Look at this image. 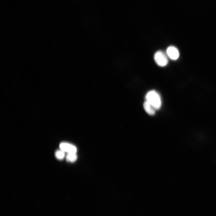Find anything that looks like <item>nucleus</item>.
<instances>
[{
    "instance_id": "1",
    "label": "nucleus",
    "mask_w": 216,
    "mask_h": 216,
    "mask_svg": "<svg viewBox=\"0 0 216 216\" xmlns=\"http://www.w3.org/2000/svg\"><path fill=\"white\" fill-rule=\"evenodd\" d=\"M146 101L149 103L155 110L159 109L161 105V100L159 94L154 90L149 91L146 96Z\"/></svg>"
},
{
    "instance_id": "2",
    "label": "nucleus",
    "mask_w": 216,
    "mask_h": 216,
    "mask_svg": "<svg viewBox=\"0 0 216 216\" xmlns=\"http://www.w3.org/2000/svg\"><path fill=\"white\" fill-rule=\"evenodd\" d=\"M154 59L156 63L159 66L164 67L168 63V59L166 54L162 51H159L154 55Z\"/></svg>"
},
{
    "instance_id": "3",
    "label": "nucleus",
    "mask_w": 216,
    "mask_h": 216,
    "mask_svg": "<svg viewBox=\"0 0 216 216\" xmlns=\"http://www.w3.org/2000/svg\"><path fill=\"white\" fill-rule=\"evenodd\" d=\"M59 146L61 150L68 153H76L77 151L76 148L74 146L68 143L62 142Z\"/></svg>"
},
{
    "instance_id": "4",
    "label": "nucleus",
    "mask_w": 216,
    "mask_h": 216,
    "mask_svg": "<svg viewBox=\"0 0 216 216\" xmlns=\"http://www.w3.org/2000/svg\"><path fill=\"white\" fill-rule=\"evenodd\" d=\"M166 53L168 56L171 59H177L179 56V52L178 50L173 46H170L166 50Z\"/></svg>"
},
{
    "instance_id": "5",
    "label": "nucleus",
    "mask_w": 216,
    "mask_h": 216,
    "mask_svg": "<svg viewBox=\"0 0 216 216\" xmlns=\"http://www.w3.org/2000/svg\"><path fill=\"white\" fill-rule=\"evenodd\" d=\"M143 108L146 112L150 115H154L155 113V108L148 101H146L143 105Z\"/></svg>"
},
{
    "instance_id": "6",
    "label": "nucleus",
    "mask_w": 216,
    "mask_h": 216,
    "mask_svg": "<svg viewBox=\"0 0 216 216\" xmlns=\"http://www.w3.org/2000/svg\"><path fill=\"white\" fill-rule=\"evenodd\" d=\"M77 156L76 153H68L66 157V159L68 162H73L75 161L77 159Z\"/></svg>"
},
{
    "instance_id": "7",
    "label": "nucleus",
    "mask_w": 216,
    "mask_h": 216,
    "mask_svg": "<svg viewBox=\"0 0 216 216\" xmlns=\"http://www.w3.org/2000/svg\"><path fill=\"white\" fill-rule=\"evenodd\" d=\"M64 152L61 150L56 151L55 152V156L59 160H62L65 157Z\"/></svg>"
}]
</instances>
